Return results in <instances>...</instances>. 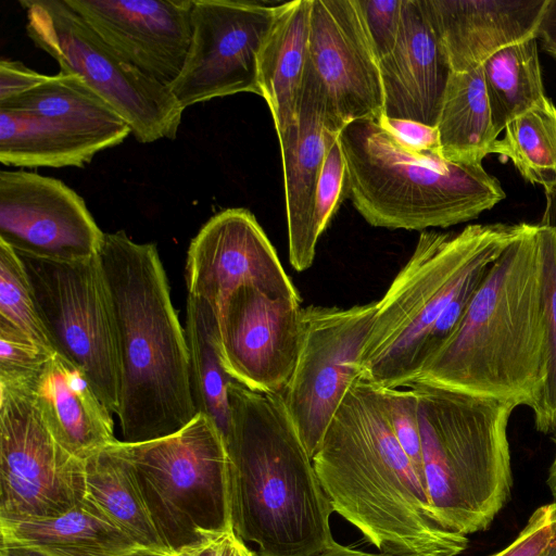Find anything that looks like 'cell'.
Wrapping results in <instances>:
<instances>
[{
    "label": "cell",
    "mask_w": 556,
    "mask_h": 556,
    "mask_svg": "<svg viewBox=\"0 0 556 556\" xmlns=\"http://www.w3.org/2000/svg\"><path fill=\"white\" fill-rule=\"evenodd\" d=\"M33 392L48 430L73 456L85 460L117 441L112 412L85 371L60 353L47 363Z\"/></svg>",
    "instance_id": "23"
},
{
    "label": "cell",
    "mask_w": 556,
    "mask_h": 556,
    "mask_svg": "<svg viewBox=\"0 0 556 556\" xmlns=\"http://www.w3.org/2000/svg\"><path fill=\"white\" fill-rule=\"evenodd\" d=\"M1 552H3L7 556H53L43 551L34 548V547L20 546V545H2L1 544Z\"/></svg>",
    "instance_id": "43"
},
{
    "label": "cell",
    "mask_w": 556,
    "mask_h": 556,
    "mask_svg": "<svg viewBox=\"0 0 556 556\" xmlns=\"http://www.w3.org/2000/svg\"><path fill=\"white\" fill-rule=\"evenodd\" d=\"M217 320L219 357L227 375L252 391L282 394L301 349V302L243 286L229 295Z\"/></svg>",
    "instance_id": "15"
},
{
    "label": "cell",
    "mask_w": 556,
    "mask_h": 556,
    "mask_svg": "<svg viewBox=\"0 0 556 556\" xmlns=\"http://www.w3.org/2000/svg\"><path fill=\"white\" fill-rule=\"evenodd\" d=\"M113 556H175L174 554L156 548H149L143 546H137L126 552L113 555Z\"/></svg>",
    "instance_id": "44"
},
{
    "label": "cell",
    "mask_w": 556,
    "mask_h": 556,
    "mask_svg": "<svg viewBox=\"0 0 556 556\" xmlns=\"http://www.w3.org/2000/svg\"><path fill=\"white\" fill-rule=\"evenodd\" d=\"M55 353L0 324V380H35Z\"/></svg>",
    "instance_id": "34"
},
{
    "label": "cell",
    "mask_w": 556,
    "mask_h": 556,
    "mask_svg": "<svg viewBox=\"0 0 556 556\" xmlns=\"http://www.w3.org/2000/svg\"><path fill=\"white\" fill-rule=\"evenodd\" d=\"M84 463L85 498L139 546L167 551L139 489L128 444L117 440Z\"/></svg>",
    "instance_id": "26"
},
{
    "label": "cell",
    "mask_w": 556,
    "mask_h": 556,
    "mask_svg": "<svg viewBox=\"0 0 556 556\" xmlns=\"http://www.w3.org/2000/svg\"><path fill=\"white\" fill-rule=\"evenodd\" d=\"M542 556H556V538L551 542Z\"/></svg>",
    "instance_id": "46"
},
{
    "label": "cell",
    "mask_w": 556,
    "mask_h": 556,
    "mask_svg": "<svg viewBox=\"0 0 556 556\" xmlns=\"http://www.w3.org/2000/svg\"><path fill=\"white\" fill-rule=\"evenodd\" d=\"M424 471L434 511L468 536L488 530L511 497L507 437L513 402L414 382Z\"/></svg>",
    "instance_id": "7"
},
{
    "label": "cell",
    "mask_w": 556,
    "mask_h": 556,
    "mask_svg": "<svg viewBox=\"0 0 556 556\" xmlns=\"http://www.w3.org/2000/svg\"><path fill=\"white\" fill-rule=\"evenodd\" d=\"M0 525L2 545L34 547L53 556H113L139 546L86 498L58 516Z\"/></svg>",
    "instance_id": "25"
},
{
    "label": "cell",
    "mask_w": 556,
    "mask_h": 556,
    "mask_svg": "<svg viewBox=\"0 0 556 556\" xmlns=\"http://www.w3.org/2000/svg\"><path fill=\"white\" fill-rule=\"evenodd\" d=\"M92 30L139 71L169 86L191 41L193 0H66Z\"/></svg>",
    "instance_id": "19"
},
{
    "label": "cell",
    "mask_w": 556,
    "mask_h": 556,
    "mask_svg": "<svg viewBox=\"0 0 556 556\" xmlns=\"http://www.w3.org/2000/svg\"><path fill=\"white\" fill-rule=\"evenodd\" d=\"M225 443L233 531L256 556H312L334 544L331 504L282 394L228 389Z\"/></svg>",
    "instance_id": "3"
},
{
    "label": "cell",
    "mask_w": 556,
    "mask_h": 556,
    "mask_svg": "<svg viewBox=\"0 0 556 556\" xmlns=\"http://www.w3.org/2000/svg\"><path fill=\"white\" fill-rule=\"evenodd\" d=\"M379 65L383 115L435 127L452 71L419 0L403 1L395 47Z\"/></svg>",
    "instance_id": "22"
},
{
    "label": "cell",
    "mask_w": 556,
    "mask_h": 556,
    "mask_svg": "<svg viewBox=\"0 0 556 556\" xmlns=\"http://www.w3.org/2000/svg\"><path fill=\"white\" fill-rule=\"evenodd\" d=\"M482 71L497 136L510 121L546 98L535 37L496 51L482 63Z\"/></svg>",
    "instance_id": "29"
},
{
    "label": "cell",
    "mask_w": 556,
    "mask_h": 556,
    "mask_svg": "<svg viewBox=\"0 0 556 556\" xmlns=\"http://www.w3.org/2000/svg\"><path fill=\"white\" fill-rule=\"evenodd\" d=\"M534 224H473L421 231L409 260L377 303L361 376L378 388H406L419 374L426 340L451 303L476 288L490 265Z\"/></svg>",
    "instance_id": "5"
},
{
    "label": "cell",
    "mask_w": 556,
    "mask_h": 556,
    "mask_svg": "<svg viewBox=\"0 0 556 556\" xmlns=\"http://www.w3.org/2000/svg\"><path fill=\"white\" fill-rule=\"evenodd\" d=\"M312 0L276 5L274 21L262 43L258 86L276 132L294 123L308 59Z\"/></svg>",
    "instance_id": "24"
},
{
    "label": "cell",
    "mask_w": 556,
    "mask_h": 556,
    "mask_svg": "<svg viewBox=\"0 0 556 556\" xmlns=\"http://www.w3.org/2000/svg\"><path fill=\"white\" fill-rule=\"evenodd\" d=\"M541 222L547 247L546 317L548 332L547 367L543 391L532 408L538 431L556 439V189L545 192Z\"/></svg>",
    "instance_id": "32"
},
{
    "label": "cell",
    "mask_w": 556,
    "mask_h": 556,
    "mask_svg": "<svg viewBox=\"0 0 556 556\" xmlns=\"http://www.w3.org/2000/svg\"><path fill=\"white\" fill-rule=\"evenodd\" d=\"M26 31L60 71L77 75L142 143L175 139L184 108L169 88L111 49L66 0H22Z\"/></svg>",
    "instance_id": "9"
},
{
    "label": "cell",
    "mask_w": 556,
    "mask_h": 556,
    "mask_svg": "<svg viewBox=\"0 0 556 556\" xmlns=\"http://www.w3.org/2000/svg\"><path fill=\"white\" fill-rule=\"evenodd\" d=\"M320 83L306 65L293 124L277 132L283 170L289 261L298 271L309 268L318 237L315 194L330 143L341 131Z\"/></svg>",
    "instance_id": "20"
},
{
    "label": "cell",
    "mask_w": 556,
    "mask_h": 556,
    "mask_svg": "<svg viewBox=\"0 0 556 556\" xmlns=\"http://www.w3.org/2000/svg\"><path fill=\"white\" fill-rule=\"evenodd\" d=\"M312 556H395L388 553H368L353 547L344 546L336 542L325 549Z\"/></svg>",
    "instance_id": "42"
},
{
    "label": "cell",
    "mask_w": 556,
    "mask_h": 556,
    "mask_svg": "<svg viewBox=\"0 0 556 556\" xmlns=\"http://www.w3.org/2000/svg\"><path fill=\"white\" fill-rule=\"evenodd\" d=\"M127 444L146 506L169 553L180 555L233 530L229 457L213 420L197 414L170 435Z\"/></svg>",
    "instance_id": "8"
},
{
    "label": "cell",
    "mask_w": 556,
    "mask_h": 556,
    "mask_svg": "<svg viewBox=\"0 0 556 556\" xmlns=\"http://www.w3.org/2000/svg\"><path fill=\"white\" fill-rule=\"evenodd\" d=\"M0 324L56 352L41 320L23 263L15 250L1 240Z\"/></svg>",
    "instance_id": "31"
},
{
    "label": "cell",
    "mask_w": 556,
    "mask_h": 556,
    "mask_svg": "<svg viewBox=\"0 0 556 556\" xmlns=\"http://www.w3.org/2000/svg\"><path fill=\"white\" fill-rule=\"evenodd\" d=\"M404 0H357L370 40L381 60L395 47Z\"/></svg>",
    "instance_id": "36"
},
{
    "label": "cell",
    "mask_w": 556,
    "mask_h": 556,
    "mask_svg": "<svg viewBox=\"0 0 556 556\" xmlns=\"http://www.w3.org/2000/svg\"><path fill=\"white\" fill-rule=\"evenodd\" d=\"M185 279L188 295L206 301L216 314L243 286L301 302L265 231L243 207L220 211L202 226L188 248Z\"/></svg>",
    "instance_id": "16"
},
{
    "label": "cell",
    "mask_w": 556,
    "mask_h": 556,
    "mask_svg": "<svg viewBox=\"0 0 556 556\" xmlns=\"http://www.w3.org/2000/svg\"><path fill=\"white\" fill-rule=\"evenodd\" d=\"M344 193L346 194V166L339 134L328 147L316 188L314 225L318 238L329 226Z\"/></svg>",
    "instance_id": "35"
},
{
    "label": "cell",
    "mask_w": 556,
    "mask_h": 556,
    "mask_svg": "<svg viewBox=\"0 0 556 556\" xmlns=\"http://www.w3.org/2000/svg\"><path fill=\"white\" fill-rule=\"evenodd\" d=\"M378 301L352 307H302V343L282 397L313 458L352 383Z\"/></svg>",
    "instance_id": "13"
},
{
    "label": "cell",
    "mask_w": 556,
    "mask_h": 556,
    "mask_svg": "<svg viewBox=\"0 0 556 556\" xmlns=\"http://www.w3.org/2000/svg\"><path fill=\"white\" fill-rule=\"evenodd\" d=\"M275 11L251 1L193 0L190 46L168 86L184 109L241 92L261 96L257 59Z\"/></svg>",
    "instance_id": "14"
},
{
    "label": "cell",
    "mask_w": 556,
    "mask_h": 556,
    "mask_svg": "<svg viewBox=\"0 0 556 556\" xmlns=\"http://www.w3.org/2000/svg\"><path fill=\"white\" fill-rule=\"evenodd\" d=\"M35 381L0 380V521L58 516L86 495L85 463L48 430Z\"/></svg>",
    "instance_id": "12"
},
{
    "label": "cell",
    "mask_w": 556,
    "mask_h": 556,
    "mask_svg": "<svg viewBox=\"0 0 556 556\" xmlns=\"http://www.w3.org/2000/svg\"><path fill=\"white\" fill-rule=\"evenodd\" d=\"M307 66L342 129L383 116L379 59L357 0H312Z\"/></svg>",
    "instance_id": "18"
},
{
    "label": "cell",
    "mask_w": 556,
    "mask_h": 556,
    "mask_svg": "<svg viewBox=\"0 0 556 556\" xmlns=\"http://www.w3.org/2000/svg\"><path fill=\"white\" fill-rule=\"evenodd\" d=\"M103 237L83 198L63 181L26 170L0 172V240L16 252L84 261L98 255Z\"/></svg>",
    "instance_id": "17"
},
{
    "label": "cell",
    "mask_w": 556,
    "mask_h": 556,
    "mask_svg": "<svg viewBox=\"0 0 556 556\" xmlns=\"http://www.w3.org/2000/svg\"><path fill=\"white\" fill-rule=\"evenodd\" d=\"M340 142L346 197L375 227L447 228L477 218L506 197L482 165L414 149L375 121L348 124Z\"/></svg>",
    "instance_id": "6"
},
{
    "label": "cell",
    "mask_w": 556,
    "mask_h": 556,
    "mask_svg": "<svg viewBox=\"0 0 556 556\" xmlns=\"http://www.w3.org/2000/svg\"><path fill=\"white\" fill-rule=\"evenodd\" d=\"M1 556H7L3 552H1Z\"/></svg>",
    "instance_id": "47"
},
{
    "label": "cell",
    "mask_w": 556,
    "mask_h": 556,
    "mask_svg": "<svg viewBox=\"0 0 556 556\" xmlns=\"http://www.w3.org/2000/svg\"><path fill=\"white\" fill-rule=\"evenodd\" d=\"M553 441L556 445V439H554ZM546 482L549 488V491H551V494L553 497V502L556 504V453H555L554 459L551 464V467L548 469V476H547Z\"/></svg>",
    "instance_id": "45"
},
{
    "label": "cell",
    "mask_w": 556,
    "mask_h": 556,
    "mask_svg": "<svg viewBox=\"0 0 556 556\" xmlns=\"http://www.w3.org/2000/svg\"><path fill=\"white\" fill-rule=\"evenodd\" d=\"M440 153L451 162L481 165L497 140L485 92L482 65L451 72L437 125Z\"/></svg>",
    "instance_id": "27"
},
{
    "label": "cell",
    "mask_w": 556,
    "mask_h": 556,
    "mask_svg": "<svg viewBox=\"0 0 556 556\" xmlns=\"http://www.w3.org/2000/svg\"><path fill=\"white\" fill-rule=\"evenodd\" d=\"M217 334L215 309L206 301L188 295L185 336L194 406L198 414L213 420L225 439L230 422L228 389L233 379L222 366Z\"/></svg>",
    "instance_id": "28"
},
{
    "label": "cell",
    "mask_w": 556,
    "mask_h": 556,
    "mask_svg": "<svg viewBox=\"0 0 556 556\" xmlns=\"http://www.w3.org/2000/svg\"><path fill=\"white\" fill-rule=\"evenodd\" d=\"M312 459L333 511L379 552L457 556L467 549L468 536L442 523L400 446L382 390L362 376L346 392Z\"/></svg>",
    "instance_id": "1"
},
{
    "label": "cell",
    "mask_w": 556,
    "mask_h": 556,
    "mask_svg": "<svg viewBox=\"0 0 556 556\" xmlns=\"http://www.w3.org/2000/svg\"><path fill=\"white\" fill-rule=\"evenodd\" d=\"M556 538V504L538 507L506 547L491 556H542Z\"/></svg>",
    "instance_id": "37"
},
{
    "label": "cell",
    "mask_w": 556,
    "mask_h": 556,
    "mask_svg": "<svg viewBox=\"0 0 556 556\" xmlns=\"http://www.w3.org/2000/svg\"><path fill=\"white\" fill-rule=\"evenodd\" d=\"M535 37L540 38L543 48L556 58V0H547Z\"/></svg>",
    "instance_id": "41"
},
{
    "label": "cell",
    "mask_w": 556,
    "mask_h": 556,
    "mask_svg": "<svg viewBox=\"0 0 556 556\" xmlns=\"http://www.w3.org/2000/svg\"><path fill=\"white\" fill-rule=\"evenodd\" d=\"M547 273L545 233L534 224L490 265L456 329L414 382L532 409L546 378Z\"/></svg>",
    "instance_id": "2"
},
{
    "label": "cell",
    "mask_w": 556,
    "mask_h": 556,
    "mask_svg": "<svg viewBox=\"0 0 556 556\" xmlns=\"http://www.w3.org/2000/svg\"><path fill=\"white\" fill-rule=\"evenodd\" d=\"M175 556H256L233 531L225 532L186 553Z\"/></svg>",
    "instance_id": "40"
},
{
    "label": "cell",
    "mask_w": 556,
    "mask_h": 556,
    "mask_svg": "<svg viewBox=\"0 0 556 556\" xmlns=\"http://www.w3.org/2000/svg\"><path fill=\"white\" fill-rule=\"evenodd\" d=\"M126 122L77 75L60 71L0 102V162L17 167H84L123 142Z\"/></svg>",
    "instance_id": "10"
},
{
    "label": "cell",
    "mask_w": 556,
    "mask_h": 556,
    "mask_svg": "<svg viewBox=\"0 0 556 556\" xmlns=\"http://www.w3.org/2000/svg\"><path fill=\"white\" fill-rule=\"evenodd\" d=\"M18 61H0V102L17 97L48 79Z\"/></svg>",
    "instance_id": "39"
},
{
    "label": "cell",
    "mask_w": 556,
    "mask_h": 556,
    "mask_svg": "<svg viewBox=\"0 0 556 556\" xmlns=\"http://www.w3.org/2000/svg\"><path fill=\"white\" fill-rule=\"evenodd\" d=\"M513 162L530 184L540 185L545 192L556 189V106L546 97L505 127L491 154Z\"/></svg>",
    "instance_id": "30"
},
{
    "label": "cell",
    "mask_w": 556,
    "mask_h": 556,
    "mask_svg": "<svg viewBox=\"0 0 556 556\" xmlns=\"http://www.w3.org/2000/svg\"><path fill=\"white\" fill-rule=\"evenodd\" d=\"M546 2L419 0L452 72L477 68L502 48L535 37Z\"/></svg>",
    "instance_id": "21"
},
{
    "label": "cell",
    "mask_w": 556,
    "mask_h": 556,
    "mask_svg": "<svg viewBox=\"0 0 556 556\" xmlns=\"http://www.w3.org/2000/svg\"><path fill=\"white\" fill-rule=\"evenodd\" d=\"M381 390L393 433L419 479L427 486L417 416V395L412 388H383Z\"/></svg>",
    "instance_id": "33"
},
{
    "label": "cell",
    "mask_w": 556,
    "mask_h": 556,
    "mask_svg": "<svg viewBox=\"0 0 556 556\" xmlns=\"http://www.w3.org/2000/svg\"><path fill=\"white\" fill-rule=\"evenodd\" d=\"M99 258L113 301L121 359L117 417L127 443L170 435L195 416L185 328L153 243L104 233Z\"/></svg>",
    "instance_id": "4"
},
{
    "label": "cell",
    "mask_w": 556,
    "mask_h": 556,
    "mask_svg": "<svg viewBox=\"0 0 556 556\" xmlns=\"http://www.w3.org/2000/svg\"><path fill=\"white\" fill-rule=\"evenodd\" d=\"M378 123L414 149L440 153L439 132L434 126L384 115Z\"/></svg>",
    "instance_id": "38"
},
{
    "label": "cell",
    "mask_w": 556,
    "mask_h": 556,
    "mask_svg": "<svg viewBox=\"0 0 556 556\" xmlns=\"http://www.w3.org/2000/svg\"><path fill=\"white\" fill-rule=\"evenodd\" d=\"M16 253L55 351L85 371L103 404L117 414L121 389L117 329L99 253L73 262Z\"/></svg>",
    "instance_id": "11"
}]
</instances>
